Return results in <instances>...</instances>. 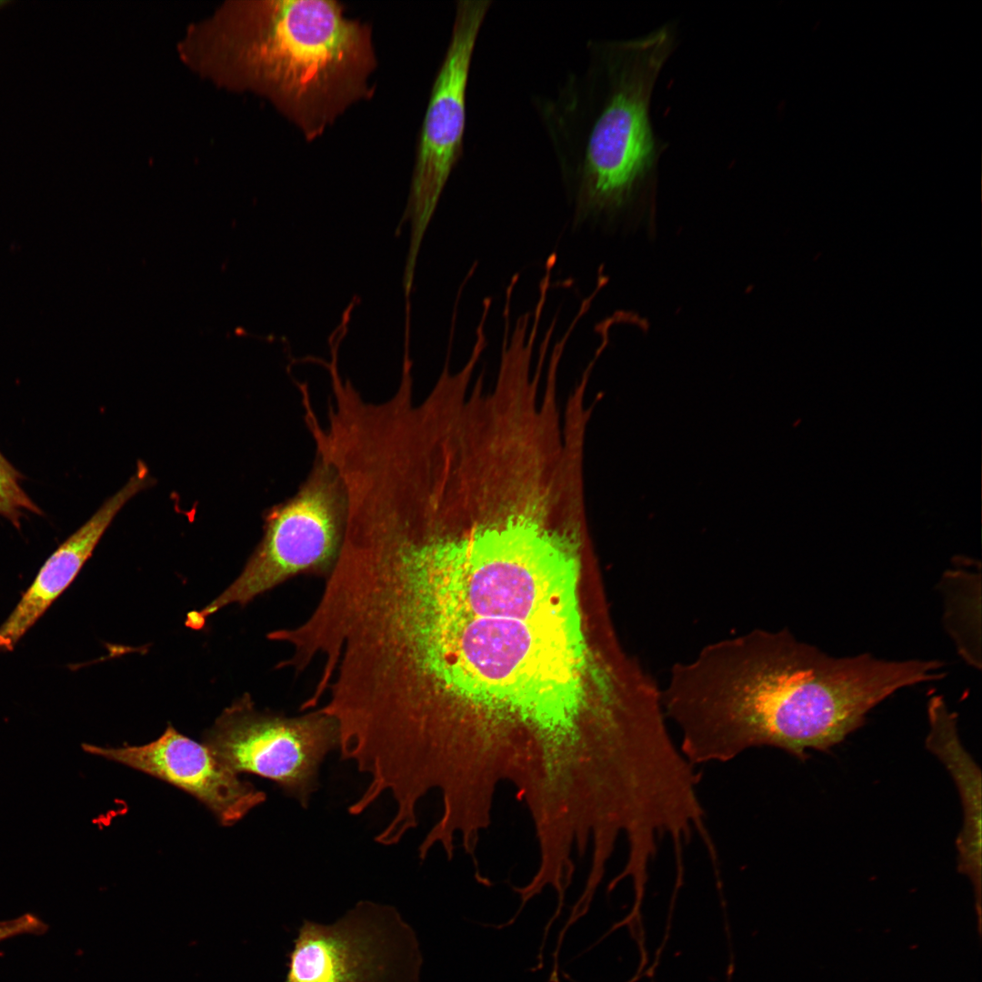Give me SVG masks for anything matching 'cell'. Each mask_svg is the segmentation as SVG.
<instances>
[{"mask_svg":"<svg viewBox=\"0 0 982 982\" xmlns=\"http://www.w3.org/2000/svg\"><path fill=\"white\" fill-rule=\"evenodd\" d=\"M413 927L391 905L360 900L329 924L304 919L285 982H421Z\"/></svg>","mask_w":982,"mask_h":982,"instance_id":"52a82bcc","label":"cell"},{"mask_svg":"<svg viewBox=\"0 0 982 982\" xmlns=\"http://www.w3.org/2000/svg\"><path fill=\"white\" fill-rule=\"evenodd\" d=\"M23 476L0 451V516L20 529L27 514L43 516L42 509L21 486Z\"/></svg>","mask_w":982,"mask_h":982,"instance_id":"4fadbf2b","label":"cell"},{"mask_svg":"<svg viewBox=\"0 0 982 982\" xmlns=\"http://www.w3.org/2000/svg\"><path fill=\"white\" fill-rule=\"evenodd\" d=\"M677 43L676 22L633 38L590 40L583 70L534 100L574 225L654 222L667 145L654 129L651 102Z\"/></svg>","mask_w":982,"mask_h":982,"instance_id":"3957f363","label":"cell"},{"mask_svg":"<svg viewBox=\"0 0 982 982\" xmlns=\"http://www.w3.org/2000/svg\"><path fill=\"white\" fill-rule=\"evenodd\" d=\"M82 748L180 788L207 807L223 826L240 821L266 799L264 791L241 779L206 746L172 726L145 745L105 747L85 743Z\"/></svg>","mask_w":982,"mask_h":982,"instance_id":"9c48e42d","label":"cell"},{"mask_svg":"<svg viewBox=\"0 0 982 982\" xmlns=\"http://www.w3.org/2000/svg\"><path fill=\"white\" fill-rule=\"evenodd\" d=\"M147 466L139 461L125 485L68 536L47 558L20 601L0 626V653L14 649L19 640L69 586L121 508L152 486Z\"/></svg>","mask_w":982,"mask_h":982,"instance_id":"30bf717a","label":"cell"},{"mask_svg":"<svg viewBox=\"0 0 982 982\" xmlns=\"http://www.w3.org/2000/svg\"><path fill=\"white\" fill-rule=\"evenodd\" d=\"M352 647L356 661L496 696L534 689L589 653L579 604L513 592L357 601Z\"/></svg>","mask_w":982,"mask_h":982,"instance_id":"7a4b0ae2","label":"cell"},{"mask_svg":"<svg viewBox=\"0 0 982 982\" xmlns=\"http://www.w3.org/2000/svg\"><path fill=\"white\" fill-rule=\"evenodd\" d=\"M348 518L344 482L336 467L316 454L313 465L287 499L264 515L263 536L237 578L189 626L201 625L230 604L246 605L286 581L300 576L327 577L343 546Z\"/></svg>","mask_w":982,"mask_h":982,"instance_id":"5b68a950","label":"cell"},{"mask_svg":"<svg viewBox=\"0 0 982 982\" xmlns=\"http://www.w3.org/2000/svg\"><path fill=\"white\" fill-rule=\"evenodd\" d=\"M181 50L197 72L266 98L307 141L375 94L372 26L336 0L233 2L190 29Z\"/></svg>","mask_w":982,"mask_h":982,"instance_id":"277c9868","label":"cell"},{"mask_svg":"<svg viewBox=\"0 0 982 982\" xmlns=\"http://www.w3.org/2000/svg\"><path fill=\"white\" fill-rule=\"evenodd\" d=\"M491 0H459L433 81L416 147L407 212L422 236L463 155L466 91L476 41Z\"/></svg>","mask_w":982,"mask_h":982,"instance_id":"ba28073f","label":"cell"},{"mask_svg":"<svg viewBox=\"0 0 982 982\" xmlns=\"http://www.w3.org/2000/svg\"><path fill=\"white\" fill-rule=\"evenodd\" d=\"M938 660L890 661L870 654L835 657L787 628L753 629L678 662L662 706L694 765L726 762L773 747L799 759L827 751L862 726L897 690L937 680Z\"/></svg>","mask_w":982,"mask_h":982,"instance_id":"6da1fadb","label":"cell"},{"mask_svg":"<svg viewBox=\"0 0 982 982\" xmlns=\"http://www.w3.org/2000/svg\"><path fill=\"white\" fill-rule=\"evenodd\" d=\"M945 598V625L959 654L980 668V626L976 622V599L980 598V575L965 569L950 570L941 580Z\"/></svg>","mask_w":982,"mask_h":982,"instance_id":"7c38bea8","label":"cell"},{"mask_svg":"<svg viewBox=\"0 0 982 982\" xmlns=\"http://www.w3.org/2000/svg\"><path fill=\"white\" fill-rule=\"evenodd\" d=\"M929 732L927 747L946 766L958 788L964 813L957 840L958 867L969 877L976 889L981 882V771L963 747L957 729L956 715L940 696L927 705Z\"/></svg>","mask_w":982,"mask_h":982,"instance_id":"8fae6325","label":"cell"},{"mask_svg":"<svg viewBox=\"0 0 982 982\" xmlns=\"http://www.w3.org/2000/svg\"><path fill=\"white\" fill-rule=\"evenodd\" d=\"M203 742L235 774L272 781L306 809L319 788L322 764L338 750L339 730L318 707L287 716L258 710L245 694L221 713Z\"/></svg>","mask_w":982,"mask_h":982,"instance_id":"8992f818","label":"cell"},{"mask_svg":"<svg viewBox=\"0 0 982 982\" xmlns=\"http://www.w3.org/2000/svg\"><path fill=\"white\" fill-rule=\"evenodd\" d=\"M2 5H3V3H2V2L0 1V6H1Z\"/></svg>","mask_w":982,"mask_h":982,"instance_id":"5bb4252c","label":"cell"}]
</instances>
